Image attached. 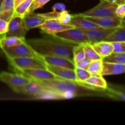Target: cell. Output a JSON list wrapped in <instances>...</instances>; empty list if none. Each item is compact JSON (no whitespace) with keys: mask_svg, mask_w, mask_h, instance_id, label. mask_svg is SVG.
<instances>
[{"mask_svg":"<svg viewBox=\"0 0 125 125\" xmlns=\"http://www.w3.org/2000/svg\"><path fill=\"white\" fill-rule=\"evenodd\" d=\"M26 43L25 37L0 35V48L1 49L22 45Z\"/></svg>","mask_w":125,"mask_h":125,"instance_id":"22","label":"cell"},{"mask_svg":"<svg viewBox=\"0 0 125 125\" xmlns=\"http://www.w3.org/2000/svg\"><path fill=\"white\" fill-rule=\"evenodd\" d=\"M103 68L102 59L91 60L87 70L91 74H100L101 75Z\"/></svg>","mask_w":125,"mask_h":125,"instance_id":"26","label":"cell"},{"mask_svg":"<svg viewBox=\"0 0 125 125\" xmlns=\"http://www.w3.org/2000/svg\"><path fill=\"white\" fill-rule=\"evenodd\" d=\"M84 82L89 85L100 89H105L107 86V82L104 79L103 76L100 74H91V76Z\"/></svg>","mask_w":125,"mask_h":125,"instance_id":"24","label":"cell"},{"mask_svg":"<svg viewBox=\"0 0 125 125\" xmlns=\"http://www.w3.org/2000/svg\"><path fill=\"white\" fill-rule=\"evenodd\" d=\"M24 0H14V7L15 9L20 4L21 2H23Z\"/></svg>","mask_w":125,"mask_h":125,"instance_id":"39","label":"cell"},{"mask_svg":"<svg viewBox=\"0 0 125 125\" xmlns=\"http://www.w3.org/2000/svg\"><path fill=\"white\" fill-rule=\"evenodd\" d=\"M23 20L27 31L33 28H38L46 20L45 18L40 15V13H35L34 12L27 13L23 17Z\"/></svg>","mask_w":125,"mask_h":125,"instance_id":"16","label":"cell"},{"mask_svg":"<svg viewBox=\"0 0 125 125\" xmlns=\"http://www.w3.org/2000/svg\"><path fill=\"white\" fill-rule=\"evenodd\" d=\"M17 73L24 74L28 77L37 79H53L59 78L56 76L47 69L42 68H29L15 70Z\"/></svg>","mask_w":125,"mask_h":125,"instance_id":"14","label":"cell"},{"mask_svg":"<svg viewBox=\"0 0 125 125\" xmlns=\"http://www.w3.org/2000/svg\"><path fill=\"white\" fill-rule=\"evenodd\" d=\"M107 2H111V3H114V4H118L120 3H123V2H125V0H106Z\"/></svg>","mask_w":125,"mask_h":125,"instance_id":"38","label":"cell"},{"mask_svg":"<svg viewBox=\"0 0 125 125\" xmlns=\"http://www.w3.org/2000/svg\"><path fill=\"white\" fill-rule=\"evenodd\" d=\"M103 62H111V63L125 64V52L121 53L112 52L106 57L102 59Z\"/></svg>","mask_w":125,"mask_h":125,"instance_id":"25","label":"cell"},{"mask_svg":"<svg viewBox=\"0 0 125 125\" xmlns=\"http://www.w3.org/2000/svg\"><path fill=\"white\" fill-rule=\"evenodd\" d=\"M117 5V4L107 2L106 0H101L100 3L94 8L78 15L83 17H118L115 14Z\"/></svg>","mask_w":125,"mask_h":125,"instance_id":"3","label":"cell"},{"mask_svg":"<svg viewBox=\"0 0 125 125\" xmlns=\"http://www.w3.org/2000/svg\"><path fill=\"white\" fill-rule=\"evenodd\" d=\"M74 28V26L71 24L61 23L56 19L46 20L42 24L38 27V28L48 35H54L59 32Z\"/></svg>","mask_w":125,"mask_h":125,"instance_id":"11","label":"cell"},{"mask_svg":"<svg viewBox=\"0 0 125 125\" xmlns=\"http://www.w3.org/2000/svg\"><path fill=\"white\" fill-rule=\"evenodd\" d=\"M2 1H3V0H0V11H1V7H2Z\"/></svg>","mask_w":125,"mask_h":125,"instance_id":"40","label":"cell"},{"mask_svg":"<svg viewBox=\"0 0 125 125\" xmlns=\"http://www.w3.org/2000/svg\"><path fill=\"white\" fill-rule=\"evenodd\" d=\"M100 1H101V0H100Z\"/></svg>","mask_w":125,"mask_h":125,"instance_id":"41","label":"cell"},{"mask_svg":"<svg viewBox=\"0 0 125 125\" xmlns=\"http://www.w3.org/2000/svg\"><path fill=\"white\" fill-rule=\"evenodd\" d=\"M32 0H24L21 2L14 10V14L23 17L28 12Z\"/></svg>","mask_w":125,"mask_h":125,"instance_id":"28","label":"cell"},{"mask_svg":"<svg viewBox=\"0 0 125 125\" xmlns=\"http://www.w3.org/2000/svg\"><path fill=\"white\" fill-rule=\"evenodd\" d=\"M27 44L38 56H53L73 59V48L78 44L49 35L40 39L26 40Z\"/></svg>","mask_w":125,"mask_h":125,"instance_id":"2","label":"cell"},{"mask_svg":"<svg viewBox=\"0 0 125 125\" xmlns=\"http://www.w3.org/2000/svg\"><path fill=\"white\" fill-rule=\"evenodd\" d=\"M115 14L117 17L121 19L125 20V2L120 3L117 5L115 10Z\"/></svg>","mask_w":125,"mask_h":125,"instance_id":"34","label":"cell"},{"mask_svg":"<svg viewBox=\"0 0 125 125\" xmlns=\"http://www.w3.org/2000/svg\"><path fill=\"white\" fill-rule=\"evenodd\" d=\"M125 23L122 25L117 27L113 32L111 33L104 39V41L112 42H125Z\"/></svg>","mask_w":125,"mask_h":125,"instance_id":"23","label":"cell"},{"mask_svg":"<svg viewBox=\"0 0 125 125\" xmlns=\"http://www.w3.org/2000/svg\"><path fill=\"white\" fill-rule=\"evenodd\" d=\"M85 58L84 48L82 44H78L73 48V59L74 64Z\"/></svg>","mask_w":125,"mask_h":125,"instance_id":"27","label":"cell"},{"mask_svg":"<svg viewBox=\"0 0 125 125\" xmlns=\"http://www.w3.org/2000/svg\"><path fill=\"white\" fill-rule=\"evenodd\" d=\"M26 32L23 23V17L13 15L9 22L8 31L4 35L23 38L25 37Z\"/></svg>","mask_w":125,"mask_h":125,"instance_id":"9","label":"cell"},{"mask_svg":"<svg viewBox=\"0 0 125 125\" xmlns=\"http://www.w3.org/2000/svg\"><path fill=\"white\" fill-rule=\"evenodd\" d=\"M50 1V0H32L28 13L33 12L38 9L42 8Z\"/></svg>","mask_w":125,"mask_h":125,"instance_id":"32","label":"cell"},{"mask_svg":"<svg viewBox=\"0 0 125 125\" xmlns=\"http://www.w3.org/2000/svg\"><path fill=\"white\" fill-rule=\"evenodd\" d=\"M0 81L12 89L28 84L31 81V79L26 76L20 73L2 72L0 73Z\"/></svg>","mask_w":125,"mask_h":125,"instance_id":"7","label":"cell"},{"mask_svg":"<svg viewBox=\"0 0 125 125\" xmlns=\"http://www.w3.org/2000/svg\"><path fill=\"white\" fill-rule=\"evenodd\" d=\"M81 44L83 45V48H84L85 57L90 60H95L101 59L100 56L98 55V54L95 52L94 49L93 48L91 43H90L89 42H85Z\"/></svg>","mask_w":125,"mask_h":125,"instance_id":"29","label":"cell"},{"mask_svg":"<svg viewBox=\"0 0 125 125\" xmlns=\"http://www.w3.org/2000/svg\"><path fill=\"white\" fill-rule=\"evenodd\" d=\"M83 31L89 39V43L91 44L95 42L104 40L108 35L114 31L116 28H105L102 27L91 28V29H84L77 28Z\"/></svg>","mask_w":125,"mask_h":125,"instance_id":"8","label":"cell"},{"mask_svg":"<svg viewBox=\"0 0 125 125\" xmlns=\"http://www.w3.org/2000/svg\"><path fill=\"white\" fill-rule=\"evenodd\" d=\"M125 72V64L111 63L103 62V68L101 75H115L124 73Z\"/></svg>","mask_w":125,"mask_h":125,"instance_id":"17","label":"cell"},{"mask_svg":"<svg viewBox=\"0 0 125 125\" xmlns=\"http://www.w3.org/2000/svg\"><path fill=\"white\" fill-rule=\"evenodd\" d=\"M1 50L3 51L7 58L12 57H35L40 59L39 56L31 48L27 43L17 46L4 48Z\"/></svg>","mask_w":125,"mask_h":125,"instance_id":"5","label":"cell"},{"mask_svg":"<svg viewBox=\"0 0 125 125\" xmlns=\"http://www.w3.org/2000/svg\"><path fill=\"white\" fill-rule=\"evenodd\" d=\"M84 17L87 20L105 28H117L125 23V20L121 19L118 17Z\"/></svg>","mask_w":125,"mask_h":125,"instance_id":"12","label":"cell"},{"mask_svg":"<svg viewBox=\"0 0 125 125\" xmlns=\"http://www.w3.org/2000/svg\"><path fill=\"white\" fill-rule=\"evenodd\" d=\"M105 94L107 97L111 99L122 101L125 100L124 87L107 84V87L105 89Z\"/></svg>","mask_w":125,"mask_h":125,"instance_id":"21","label":"cell"},{"mask_svg":"<svg viewBox=\"0 0 125 125\" xmlns=\"http://www.w3.org/2000/svg\"><path fill=\"white\" fill-rule=\"evenodd\" d=\"M52 9L53 12H60L61 11H63L65 10V6L63 4L61 3V2H58L56 3L52 6Z\"/></svg>","mask_w":125,"mask_h":125,"instance_id":"37","label":"cell"},{"mask_svg":"<svg viewBox=\"0 0 125 125\" xmlns=\"http://www.w3.org/2000/svg\"><path fill=\"white\" fill-rule=\"evenodd\" d=\"M40 60L45 63V65L56 66V67H64L74 70L75 64L73 61L70 60L65 57L53 56H39Z\"/></svg>","mask_w":125,"mask_h":125,"instance_id":"13","label":"cell"},{"mask_svg":"<svg viewBox=\"0 0 125 125\" xmlns=\"http://www.w3.org/2000/svg\"><path fill=\"white\" fill-rule=\"evenodd\" d=\"M90 61H91V60L85 57V59L82 60L80 62L75 63V68L87 70V69L88 67H89V64H90Z\"/></svg>","mask_w":125,"mask_h":125,"instance_id":"35","label":"cell"},{"mask_svg":"<svg viewBox=\"0 0 125 125\" xmlns=\"http://www.w3.org/2000/svg\"><path fill=\"white\" fill-rule=\"evenodd\" d=\"M46 67L49 72H51L56 76L61 79L78 81L74 70L64 68V67H56L50 65H46Z\"/></svg>","mask_w":125,"mask_h":125,"instance_id":"15","label":"cell"},{"mask_svg":"<svg viewBox=\"0 0 125 125\" xmlns=\"http://www.w3.org/2000/svg\"><path fill=\"white\" fill-rule=\"evenodd\" d=\"M29 78L31 79V81L29 83L24 85H22V86L12 88V90L18 94L32 95V96H35L36 97H39V96H41V95L47 93L45 91L44 88L41 85H40L37 82L35 81L32 78Z\"/></svg>","mask_w":125,"mask_h":125,"instance_id":"10","label":"cell"},{"mask_svg":"<svg viewBox=\"0 0 125 125\" xmlns=\"http://www.w3.org/2000/svg\"><path fill=\"white\" fill-rule=\"evenodd\" d=\"M32 79L41 85L46 92L55 95L56 98H71L76 96L92 95L107 97L104 92L105 89L92 86L85 82L74 81L61 78L53 79Z\"/></svg>","mask_w":125,"mask_h":125,"instance_id":"1","label":"cell"},{"mask_svg":"<svg viewBox=\"0 0 125 125\" xmlns=\"http://www.w3.org/2000/svg\"><path fill=\"white\" fill-rule=\"evenodd\" d=\"M111 43L113 48L112 52L121 53L125 52V42H112Z\"/></svg>","mask_w":125,"mask_h":125,"instance_id":"33","label":"cell"},{"mask_svg":"<svg viewBox=\"0 0 125 125\" xmlns=\"http://www.w3.org/2000/svg\"><path fill=\"white\" fill-rule=\"evenodd\" d=\"M91 45L95 52L98 54L101 59H103L104 57L109 55L113 51L112 43L109 42L102 40V41L95 42Z\"/></svg>","mask_w":125,"mask_h":125,"instance_id":"18","label":"cell"},{"mask_svg":"<svg viewBox=\"0 0 125 125\" xmlns=\"http://www.w3.org/2000/svg\"><path fill=\"white\" fill-rule=\"evenodd\" d=\"M53 35L73 43L81 44L83 43L89 42L87 36L80 29L76 27L72 29L57 32Z\"/></svg>","mask_w":125,"mask_h":125,"instance_id":"6","label":"cell"},{"mask_svg":"<svg viewBox=\"0 0 125 125\" xmlns=\"http://www.w3.org/2000/svg\"><path fill=\"white\" fill-rule=\"evenodd\" d=\"M72 15H71L65 9L57 13L56 20H58L61 23H64V24H69L71 18H72Z\"/></svg>","mask_w":125,"mask_h":125,"instance_id":"30","label":"cell"},{"mask_svg":"<svg viewBox=\"0 0 125 125\" xmlns=\"http://www.w3.org/2000/svg\"><path fill=\"white\" fill-rule=\"evenodd\" d=\"M69 24L76 28H84V29H91V28L100 27L98 24L87 20L84 17L78 14L72 15Z\"/></svg>","mask_w":125,"mask_h":125,"instance_id":"20","label":"cell"},{"mask_svg":"<svg viewBox=\"0 0 125 125\" xmlns=\"http://www.w3.org/2000/svg\"><path fill=\"white\" fill-rule=\"evenodd\" d=\"M14 0H3L0 11V18L9 22L14 14Z\"/></svg>","mask_w":125,"mask_h":125,"instance_id":"19","label":"cell"},{"mask_svg":"<svg viewBox=\"0 0 125 125\" xmlns=\"http://www.w3.org/2000/svg\"><path fill=\"white\" fill-rule=\"evenodd\" d=\"M76 76L78 81L84 82L87 79L91 76V74L87 70L81 69V68H74Z\"/></svg>","mask_w":125,"mask_h":125,"instance_id":"31","label":"cell"},{"mask_svg":"<svg viewBox=\"0 0 125 125\" xmlns=\"http://www.w3.org/2000/svg\"><path fill=\"white\" fill-rule=\"evenodd\" d=\"M9 62L15 70L29 68L46 69V65L38 58L29 57L7 58Z\"/></svg>","mask_w":125,"mask_h":125,"instance_id":"4","label":"cell"},{"mask_svg":"<svg viewBox=\"0 0 125 125\" xmlns=\"http://www.w3.org/2000/svg\"><path fill=\"white\" fill-rule=\"evenodd\" d=\"M9 22L0 18V35H4L8 31Z\"/></svg>","mask_w":125,"mask_h":125,"instance_id":"36","label":"cell"}]
</instances>
